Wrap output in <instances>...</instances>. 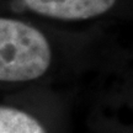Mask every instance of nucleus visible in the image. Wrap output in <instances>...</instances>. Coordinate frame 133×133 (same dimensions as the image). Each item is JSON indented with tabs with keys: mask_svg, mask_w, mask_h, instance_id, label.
<instances>
[{
	"mask_svg": "<svg viewBox=\"0 0 133 133\" xmlns=\"http://www.w3.org/2000/svg\"><path fill=\"white\" fill-rule=\"evenodd\" d=\"M116 0H25L38 14L62 20H84L104 14Z\"/></svg>",
	"mask_w": 133,
	"mask_h": 133,
	"instance_id": "2",
	"label": "nucleus"
},
{
	"mask_svg": "<svg viewBox=\"0 0 133 133\" xmlns=\"http://www.w3.org/2000/svg\"><path fill=\"white\" fill-rule=\"evenodd\" d=\"M0 133H46V131L31 115L0 106Z\"/></svg>",
	"mask_w": 133,
	"mask_h": 133,
	"instance_id": "3",
	"label": "nucleus"
},
{
	"mask_svg": "<svg viewBox=\"0 0 133 133\" xmlns=\"http://www.w3.org/2000/svg\"><path fill=\"white\" fill-rule=\"evenodd\" d=\"M46 37L30 25L0 17V81H29L42 76L51 64Z\"/></svg>",
	"mask_w": 133,
	"mask_h": 133,
	"instance_id": "1",
	"label": "nucleus"
}]
</instances>
